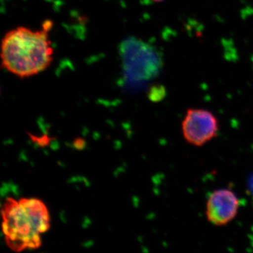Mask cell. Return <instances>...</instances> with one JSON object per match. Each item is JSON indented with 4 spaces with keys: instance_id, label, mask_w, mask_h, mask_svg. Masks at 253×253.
I'll use <instances>...</instances> for the list:
<instances>
[{
    "instance_id": "cell-4",
    "label": "cell",
    "mask_w": 253,
    "mask_h": 253,
    "mask_svg": "<svg viewBox=\"0 0 253 253\" xmlns=\"http://www.w3.org/2000/svg\"><path fill=\"white\" fill-rule=\"evenodd\" d=\"M240 203L236 195L229 189L214 191L208 198L206 216L213 225H226L237 215Z\"/></svg>"
},
{
    "instance_id": "cell-1",
    "label": "cell",
    "mask_w": 253,
    "mask_h": 253,
    "mask_svg": "<svg viewBox=\"0 0 253 253\" xmlns=\"http://www.w3.org/2000/svg\"><path fill=\"white\" fill-rule=\"evenodd\" d=\"M52 23L46 21L42 29L33 31L26 27L11 30L1 42L2 66L19 78H28L42 72L53 59L49 33Z\"/></svg>"
},
{
    "instance_id": "cell-5",
    "label": "cell",
    "mask_w": 253,
    "mask_h": 253,
    "mask_svg": "<svg viewBox=\"0 0 253 253\" xmlns=\"http://www.w3.org/2000/svg\"><path fill=\"white\" fill-rule=\"evenodd\" d=\"M151 1H156V2H161V1H164V0H151Z\"/></svg>"
},
{
    "instance_id": "cell-3",
    "label": "cell",
    "mask_w": 253,
    "mask_h": 253,
    "mask_svg": "<svg viewBox=\"0 0 253 253\" xmlns=\"http://www.w3.org/2000/svg\"><path fill=\"white\" fill-rule=\"evenodd\" d=\"M181 128L183 136L188 143L201 146L217 136L219 123L211 111L192 109L186 112Z\"/></svg>"
},
{
    "instance_id": "cell-2",
    "label": "cell",
    "mask_w": 253,
    "mask_h": 253,
    "mask_svg": "<svg viewBox=\"0 0 253 253\" xmlns=\"http://www.w3.org/2000/svg\"><path fill=\"white\" fill-rule=\"evenodd\" d=\"M3 219L6 242L16 251L39 247L41 235L50 225L45 206L34 199L9 200L3 210Z\"/></svg>"
}]
</instances>
